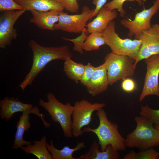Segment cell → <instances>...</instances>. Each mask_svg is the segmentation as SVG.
Here are the masks:
<instances>
[{"instance_id":"cell-1","label":"cell","mask_w":159,"mask_h":159,"mask_svg":"<svg viewBox=\"0 0 159 159\" xmlns=\"http://www.w3.org/2000/svg\"><path fill=\"white\" fill-rule=\"evenodd\" d=\"M28 45L33 53L32 63L29 72L20 83L19 87L23 90L33 81L47 64L56 59L65 61L71 58L72 55L67 45L58 47H45L32 39L28 42Z\"/></svg>"},{"instance_id":"cell-2","label":"cell","mask_w":159,"mask_h":159,"mask_svg":"<svg viewBox=\"0 0 159 159\" xmlns=\"http://www.w3.org/2000/svg\"><path fill=\"white\" fill-rule=\"evenodd\" d=\"M96 115L99 119L98 126L94 129L89 127H83V132H91L96 135L102 151L105 150L109 145H110L115 150H125L126 147L125 139L122 137L119 132L118 125L108 120L106 113L103 108L97 111Z\"/></svg>"},{"instance_id":"cell-3","label":"cell","mask_w":159,"mask_h":159,"mask_svg":"<svg viewBox=\"0 0 159 159\" xmlns=\"http://www.w3.org/2000/svg\"><path fill=\"white\" fill-rule=\"evenodd\" d=\"M136 127L125 138L126 147L141 150L159 146V130L148 119L140 116L135 117Z\"/></svg>"},{"instance_id":"cell-4","label":"cell","mask_w":159,"mask_h":159,"mask_svg":"<svg viewBox=\"0 0 159 159\" xmlns=\"http://www.w3.org/2000/svg\"><path fill=\"white\" fill-rule=\"evenodd\" d=\"M47 102L42 98L39 100L40 106L47 111L54 122L59 124L66 138L72 137V117L73 106L69 102L64 104L60 102L52 93L47 94Z\"/></svg>"},{"instance_id":"cell-5","label":"cell","mask_w":159,"mask_h":159,"mask_svg":"<svg viewBox=\"0 0 159 159\" xmlns=\"http://www.w3.org/2000/svg\"><path fill=\"white\" fill-rule=\"evenodd\" d=\"M102 33L105 44L110 47L112 52L135 59L141 44V39L120 38L116 32L115 23L113 20L109 23Z\"/></svg>"},{"instance_id":"cell-6","label":"cell","mask_w":159,"mask_h":159,"mask_svg":"<svg viewBox=\"0 0 159 159\" xmlns=\"http://www.w3.org/2000/svg\"><path fill=\"white\" fill-rule=\"evenodd\" d=\"M134 60L125 55H118L112 52L108 53L104 60L106 67L109 85L134 75Z\"/></svg>"},{"instance_id":"cell-7","label":"cell","mask_w":159,"mask_h":159,"mask_svg":"<svg viewBox=\"0 0 159 159\" xmlns=\"http://www.w3.org/2000/svg\"><path fill=\"white\" fill-rule=\"evenodd\" d=\"M105 106L104 103H92L85 99L75 102L72 115L73 136L77 138L82 135L84 132L82 128L89 125L93 112Z\"/></svg>"},{"instance_id":"cell-8","label":"cell","mask_w":159,"mask_h":159,"mask_svg":"<svg viewBox=\"0 0 159 159\" xmlns=\"http://www.w3.org/2000/svg\"><path fill=\"white\" fill-rule=\"evenodd\" d=\"M94 9L84 6L81 13L69 15L63 11L59 14L58 21L55 24L54 30H62L70 33H79L86 29L87 23L92 18Z\"/></svg>"},{"instance_id":"cell-9","label":"cell","mask_w":159,"mask_h":159,"mask_svg":"<svg viewBox=\"0 0 159 159\" xmlns=\"http://www.w3.org/2000/svg\"><path fill=\"white\" fill-rule=\"evenodd\" d=\"M159 10V3L155 1L150 8H144L141 11L137 13L133 20L123 19L120 21V23L128 29L129 37L134 36L135 39H138L143 31L151 26V19Z\"/></svg>"},{"instance_id":"cell-10","label":"cell","mask_w":159,"mask_h":159,"mask_svg":"<svg viewBox=\"0 0 159 159\" xmlns=\"http://www.w3.org/2000/svg\"><path fill=\"white\" fill-rule=\"evenodd\" d=\"M138 39H141L142 43L134 63L135 69L140 61L159 54V24H153L149 29L143 31Z\"/></svg>"},{"instance_id":"cell-11","label":"cell","mask_w":159,"mask_h":159,"mask_svg":"<svg viewBox=\"0 0 159 159\" xmlns=\"http://www.w3.org/2000/svg\"><path fill=\"white\" fill-rule=\"evenodd\" d=\"M26 11L13 10L2 12L0 15V47L6 49L12 41L16 39L17 33L14 26L19 17Z\"/></svg>"},{"instance_id":"cell-12","label":"cell","mask_w":159,"mask_h":159,"mask_svg":"<svg viewBox=\"0 0 159 159\" xmlns=\"http://www.w3.org/2000/svg\"><path fill=\"white\" fill-rule=\"evenodd\" d=\"M147 71L144 85L139 100L142 101L148 95H155L159 97V54L145 59Z\"/></svg>"},{"instance_id":"cell-13","label":"cell","mask_w":159,"mask_h":159,"mask_svg":"<svg viewBox=\"0 0 159 159\" xmlns=\"http://www.w3.org/2000/svg\"><path fill=\"white\" fill-rule=\"evenodd\" d=\"M32 113L36 115L41 119L46 128L50 127L51 124L47 123L45 120L44 119V115L40 113V110L37 106H33L32 109L22 112L16 125V130L14 144L12 146L13 149H18L19 148H21L24 145H30L33 143V142L25 140L23 138L25 132L27 131L31 127L29 122V114Z\"/></svg>"},{"instance_id":"cell-14","label":"cell","mask_w":159,"mask_h":159,"mask_svg":"<svg viewBox=\"0 0 159 159\" xmlns=\"http://www.w3.org/2000/svg\"><path fill=\"white\" fill-rule=\"evenodd\" d=\"M109 85L105 63L96 67L91 78L86 87L88 93L93 97L105 91Z\"/></svg>"},{"instance_id":"cell-15","label":"cell","mask_w":159,"mask_h":159,"mask_svg":"<svg viewBox=\"0 0 159 159\" xmlns=\"http://www.w3.org/2000/svg\"><path fill=\"white\" fill-rule=\"evenodd\" d=\"M33 107L32 104L23 103L18 98L6 96L0 101V116L2 119L8 121L15 113L23 112Z\"/></svg>"},{"instance_id":"cell-16","label":"cell","mask_w":159,"mask_h":159,"mask_svg":"<svg viewBox=\"0 0 159 159\" xmlns=\"http://www.w3.org/2000/svg\"><path fill=\"white\" fill-rule=\"evenodd\" d=\"M118 13L116 10H110L102 7L99 11L96 17L86 26V31L89 33L94 32L102 33L109 23L116 18Z\"/></svg>"},{"instance_id":"cell-17","label":"cell","mask_w":159,"mask_h":159,"mask_svg":"<svg viewBox=\"0 0 159 159\" xmlns=\"http://www.w3.org/2000/svg\"><path fill=\"white\" fill-rule=\"evenodd\" d=\"M29 11L32 15L29 20L30 23L35 24L40 29L54 30V26L58 21L60 12L56 11H44L35 10Z\"/></svg>"},{"instance_id":"cell-18","label":"cell","mask_w":159,"mask_h":159,"mask_svg":"<svg viewBox=\"0 0 159 159\" xmlns=\"http://www.w3.org/2000/svg\"><path fill=\"white\" fill-rule=\"evenodd\" d=\"M23 10L29 11L32 10L44 11L64 10L57 0H14Z\"/></svg>"},{"instance_id":"cell-19","label":"cell","mask_w":159,"mask_h":159,"mask_svg":"<svg viewBox=\"0 0 159 159\" xmlns=\"http://www.w3.org/2000/svg\"><path fill=\"white\" fill-rule=\"evenodd\" d=\"M118 151L114 150L110 145H107L104 151H100L99 145L95 141L91 145L89 151L82 155L79 159H118Z\"/></svg>"},{"instance_id":"cell-20","label":"cell","mask_w":159,"mask_h":159,"mask_svg":"<svg viewBox=\"0 0 159 159\" xmlns=\"http://www.w3.org/2000/svg\"><path fill=\"white\" fill-rule=\"evenodd\" d=\"M50 144L47 143V149L51 154L53 159H79L78 158L73 157L74 152L85 147L84 142H79L75 147L71 148L68 145L64 146L62 149L58 150L54 146L52 140L49 141Z\"/></svg>"},{"instance_id":"cell-21","label":"cell","mask_w":159,"mask_h":159,"mask_svg":"<svg viewBox=\"0 0 159 159\" xmlns=\"http://www.w3.org/2000/svg\"><path fill=\"white\" fill-rule=\"evenodd\" d=\"M47 138L44 136L39 141L36 140L33 144L23 147L21 149L27 154H32L39 159H53L47 147Z\"/></svg>"},{"instance_id":"cell-22","label":"cell","mask_w":159,"mask_h":159,"mask_svg":"<svg viewBox=\"0 0 159 159\" xmlns=\"http://www.w3.org/2000/svg\"><path fill=\"white\" fill-rule=\"evenodd\" d=\"M85 67V65L75 62L69 58L65 61L63 70L69 78L77 82L81 80Z\"/></svg>"},{"instance_id":"cell-23","label":"cell","mask_w":159,"mask_h":159,"mask_svg":"<svg viewBox=\"0 0 159 159\" xmlns=\"http://www.w3.org/2000/svg\"><path fill=\"white\" fill-rule=\"evenodd\" d=\"M105 44V42L102 33L94 32L87 36L82 48L86 51L97 50Z\"/></svg>"},{"instance_id":"cell-24","label":"cell","mask_w":159,"mask_h":159,"mask_svg":"<svg viewBox=\"0 0 159 159\" xmlns=\"http://www.w3.org/2000/svg\"><path fill=\"white\" fill-rule=\"evenodd\" d=\"M159 152L153 148L142 150L136 153L131 151L125 155L123 159H158Z\"/></svg>"},{"instance_id":"cell-25","label":"cell","mask_w":159,"mask_h":159,"mask_svg":"<svg viewBox=\"0 0 159 159\" xmlns=\"http://www.w3.org/2000/svg\"><path fill=\"white\" fill-rule=\"evenodd\" d=\"M127 1H136L139 5H143L144 0H112L110 2L105 4L104 6L110 10H117L119 11L122 17L125 16L126 12L123 9V6L124 3Z\"/></svg>"},{"instance_id":"cell-26","label":"cell","mask_w":159,"mask_h":159,"mask_svg":"<svg viewBox=\"0 0 159 159\" xmlns=\"http://www.w3.org/2000/svg\"><path fill=\"white\" fill-rule=\"evenodd\" d=\"M140 114L149 120L153 124H159V110L150 108L148 105L142 106Z\"/></svg>"},{"instance_id":"cell-27","label":"cell","mask_w":159,"mask_h":159,"mask_svg":"<svg viewBox=\"0 0 159 159\" xmlns=\"http://www.w3.org/2000/svg\"><path fill=\"white\" fill-rule=\"evenodd\" d=\"M86 29H85L81 33V34L77 37L74 39H69L65 37H62V39L72 42L74 44L73 50L82 54L83 53L82 46L86 38Z\"/></svg>"},{"instance_id":"cell-28","label":"cell","mask_w":159,"mask_h":159,"mask_svg":"<svg viewBox=\"0 0 159 159\" xmlns=\"http://www.w3.org/2000/svg\"><path fill=\"white\" fill-rule=\"evenodd\" d=\"M22 7L14 0H0V11L1 12L13 10H23Z\"/></svg>"},{"instance_id":"cell-29","label":"cell","mask_w":159,"mask_h":159,"mask_svg":"<svg viewBox=\"0 0 159 159\" xmlns=\"http://www.w3.org/2000/svg\"><path fill=\"white\" fill-rule=\"evenodd\" d=\"M96 67L93 66L90 63L85 65V70L80 80L81 84L86 87L89 83Z\"/></svg>"},{"instance_id":"cell-30","label":"cell","mask_w":159,"mask_h":159,"mask_svg":"<svg viewBox=\"0 0 159 159\" xmlns=\"http://www.w3.org/2000/svg\"><path fill=\"white\" fill-rule=\"evenodd\" d=\"M64 9L72 13L78 11L79 6L77 0H57Z\"/></svg>"},{"instance_id":"cell-31","label":"cell","mask_w":159,"mask_h":159,"mask_svg":"<svg viewBox=\"0 0 159 159\" xmlns=\"http://www.w3.org/2000/svg\"><path fill=\"white\" fill-rule=\"evenodd\" d=\"M122 89L125 92H130L136 89V84L134 81L132 79L126 78L123 80L121 84Z\"/></svg>"},{"instance_id":"cell-32","label":"cell","mask_w":159,"mask_h":159,"mask_svg":"<svg viewBox=\"0 0 159 159\" xmlns=\"http://www.w3.org/2000/svg\"><path fill=\"white\" fill-rule=\"evenodd\" d=\"M107 0H92V3L95 6L92 18L96 16L99 10L104 6Z\"/></svg>"},{"instance_id":"cell-33","label":"cell","mask_w":159,"mask_h":159,"mask_svg":"<svg viewBox=\"0 0 159 159\" xmlns=\"http://www.w3.org/2000/svg\"><path fill=\"white\" fill-rule=\"evenodd\" d=\"M154 127L157 129L159 130V124L155 125H154Z\"/></svg>"},{"instance_id":"cell-34","label":"cell","mask_w":159,"mask_h":159,"mask_svg":"<svg viewBox=\"0 0 159 159\" xmlns=\"http://www.w3.org/2000/svg\"><path fill=\"white\" fill-rule=\"evenodd\" d=\"M155 1H157L159 3V0H155Z\"/></svg>"},{"instance_id":"cell-35","label":"cell","mask_w":159,"mask_h":159,"mask_svg":"<svg viewBox=\"0 0 159 159\" xmlns=\"http://www.w3.org/2000/svg\"><path fill=\"white\" fill-rule=\"evenodd\" d=\"M158 159H159V157Z\"/></svg>"}]
</instances>
